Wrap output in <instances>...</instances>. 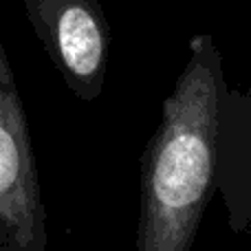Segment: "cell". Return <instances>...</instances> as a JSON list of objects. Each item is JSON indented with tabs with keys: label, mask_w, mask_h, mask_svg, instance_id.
I'll list each match as a JSON object with an SVG mask.
<instances>
[{
	"label": "cell",
	"mask_w": 251,
	"mask_h": 251,
	"mask_svg": "<svg viewBox=\"0 0 251 251\" xmlns=\"http://www.w3.org/2000/svg\"><path fill=\"white\" fill-rule=\"evenodd\" d=\"M227 86L209 33L190 40V60L165 97L141 156L137 251H192L216 190L221 97Z\"/></svg>",
	"instance_id": "6da1fadb"
},
{
	"label": "cell",
	"mask_w": 251,
	"mask_h": 251,
	"mask_svg": "<svg viewBox=\"0 0 251 251\" xmlns=\"http://www.w3.org/2000/svg\"><path fill=\"white\" fill-rule=\"evenodd\" d=\"M0 251H47V212L26 113L0 38Z\"/></svg>",
	"instance_id": "7a4b0ae2"
},
{
	"label": "cell",
	"mask_w": 251,
	"mask_h": 251,
	"mask_svg": "<svg viewBox=\"0 0 251 251\" xmlns=\"http://www.w3.org/2000/svg\"><path fill=\"white\" fill-rule=\"evenodd\" d=\"M33 31L73 95H101L110 57V25L97 0H22Z\"/></svg>",
	"instance_id": "3957f363"
}]
</instances>
